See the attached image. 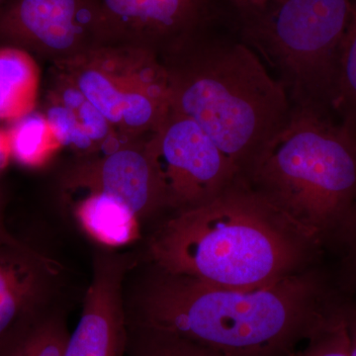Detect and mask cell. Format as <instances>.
Wrapping results in <instances>:
<instances>
[{"label":"cell","instance_id":"24","mask_svg":"<svg viewBox=\"0 0 356 356\" xmlns=\"http://www.w3.org/2000/svg\"><path fill=\"white\" fill-rule=\"evenodd\" d=\"M10 159L11 147L8 133L0 129V170L6 168Z\"/></svg>","mask_w":356,"mask_h":356},{"label":"cell","instance_id":"19","mask_svg":"<svg viewBox=\"0 0 356 356\" xmlns=\"http://www.w3.org/2000/svg\"><path fill=\"white\" fill-rule=\"evenodd\" d=\"M307 341L305 348L293 356H350L343 306Z\"/></svg>","mask_w":356,"mask_h":356},{"label":"cell","instance_id":"9","mask_svg":"<svg viewBox=\"0 0 356 356\" xmlns=\"http://www.w3.org/2000/svg\"><path fill=\"white\" fill-rule=\"evenodd\" d=\"M110 43L149 49L159 57L202 35L208 0H96Z\"/></svg>","mask_w":356,"mask_h":356},{"label":"cell","instance_id":"7","mask_svg":"<svg viewBox=\"0 0 356 356\" xmlns=\"http://www.w3.org/2000/svg\"><path fill=\"white\" fill-rule=\"evenodd\" d=\"M146 152L163 207H196L217 197L240 177L205 131L172 108L146 140Z\"/></svg>","mask_w":356,"mask_h":356},{"label":"cell","instance_id":"2","mask_svg":"<svg viewBox=\"0 0 356 356\" xmlns=\"http://www.w3.org/2000/svg\"><path fill=\"white\" fill-rule=\"evenodd\" d=\"M317 242L238 177L217 197L163 222L149 254L166 273L252 290L294 274Z\"/></svg>","mask_w":356,"mask_h":356},{"label":"cell","instance_id":"5","mask_svg":"<svg viewBox=\"0 0 356 356\" xmlns=\"http://www.w3.org/2000/svg\"><path fill=\"white\" fill-rule=\"evenodd\" d=\"M351 0H268L243 35L277 72L292 107L327 112L337 98Z\"/></svg>","mask_w":356,"mask_h":356},{"label":"cell","instance_id":"6","mask_svg":"<svg viewBox=\"0 0 356 356\" xmlns=\"http://www.w3.org/2000/svg\"><path fill=\"white\" fill-rule=\"evenodd\" d=\"M99 110L122 142L153 134L170 109L168 72L158 54L127 44H108L56 63Z\"/></svg>","mask_w":356,"mask_h":356},{"label":"cell","instance_id":"10","mask_svg":"<svg viewBox=\"0 0 356 356\" xmlns=\"http://www.w3.org/2000/svg\"><path fill=\"white\" fill-rule=\"evenodd\" d=\"M137 261L133 254L99 248L93 275L83 300V313L70 334L65 356H124L127 353L128 325L124 286Z\"/></svg>","mask_w":356,"mask_h":356},{"label":"cell","instance_id":"3","mask_svg":"<svg viewBox=\"0 0 356 356\" xmlns=\"http://www.w3.org/2000/svg\"><path fill=\"white\" fill-rule=\"evenodd\" d=\"M170 108L198 124L243 178L286 127L292 104L250 44L204 34L161 57Z\"/></svg>","mask_w":356,"mask_h":356},{"label":"cell","instance_id":"11","mask_svg":"<svg viewBox=\"0 0 356 356\" xmlns=\"http://www.w3.org/2000/svg\"><path fill=\"white\" fill-rule=\"evenodd\" d=\"M65 191L108 194L127 205L140 220L163 207L158 181L146 152V140H130L83 163L67 175Z\"/></svg>","mask_w":356,"mask_h":356},{"label":"cell","instance_id":"20","mask_svg":"<svg viewBox=\"0 0 356 356\" xmlns=\"http://www.w3.org/2000/svg\"><path fill=\"white\" fill-rule=\"evenodd\" d=\"M350 356H356V305L343 306Z\"/></svg>","mask_w":356,"mask_h":356},{"label":"cell","instance_id":"14","mask_svg":"<svg viewBox=\"0 0 356 356\" xmlns=\"http://www.w3.org/2000/svg\"><path fill=\"white\" fill-rule=\"evenodd\" d=\"M40 70L27 51L0 48V120L16 121L35 111Z\"/></svg>","mask_w":356,"mask_h":356},{"label":"cell","instance_id":"18","mask_svg":"<svg viewBox=\"0 0 356 356\" xmlns=\"http://www.w3.org/2000/svg\"><path fill=\"white\" fill-rule=\"evenodd\" d=\"M334 109L343 116V124L356 133V0H351V17L341 50Z\"/></svg>","mask_w":356,"mask_h":356},{"label":"cell","instance_id":"23","mask_svg":"<svg viewBox=\"0 0 356 356\" xmlns=\"http://www.w3.org/2000/svg\"><path fill=\"white\" fill-rule=\"evenodd\" d=\"M22 241L15 238L6 228L3 215V202L0 196V245H20Z\"/></svg>","mask_w":356,"mask_h":356},{"label":"cell","instance_id":"8","mask_svg":"<svg viewBox=\"0 0 356 356\" xmlns=\"http://www.w3.org/2000/svg\"><path fill=\"white\" fill-rule=\"evenodd\" d=\"M0 36L65 62L110 44L96 0H10Z\"/></svg>","mask_w":356,"mask_h":356},{"label":"cell","instance_id":"25","mask_svg":"<svg viewBox=\"0 0 356 356\" xmlns=\"http://www.w3.org/2000/svg\"><path fill=\"white\" fill-rule=\"evenodd\" d=\"M4 0H0V3H1V2H3Z\"/></svg>","mask_w":356,"mask_h":356},{"label":"cell","instance_id":"15","mask_svg":"<svg viewBox=\"0 0 356 356\" xmlns=\"http://www.w3.org/2000/svg\"><path fill=\"white\" fill-rule=\"evenodd\" d=\"M70 339L64 311L56 306L18 323L0 339V356H65Z\"/></svg>","mask_w":356,"mask_h":356},{"label":"cell","instance_id":"21","mask_svg":"<svg viewBox=\"0 0 356 356\" xmlns=\"http://www.w3.org/2000/svg\"><path fill=\"white\" fill-rule=\"evenodd\" d=\"M343 234L350 241L351 278H353V286L356 290V215L355 219L348 225V228L344 229Z\"/></svg>","mask_w":356,"mask_h":356},{"label":"cell","instance_id":"4","mask_svg":"<svg viewBox=\"0 0 356 356\" xmlns=\"http://www.w3.org/2000/svg\"><path fill=\"white\" fill-rule=\"evenodd\" d=\"M243 179L314 240L343 233L356 215V133L327 112L293 107Z\"/></svg>","mask_w":356,"mask_h":356},{"label":"cell","instance_id":"13","mask_svg":"<svg viewBox=\"0 0 356 356\" xmlns=\"http://www.w3.org/2000/svg\"><path fill=\"white\" fill-rule=\"evenodd\" d=\"M72 192L81 194L72 206L74 218L98 245L113 250L139 238V219L122 201L99 191Z\"/></svg>","mask_w":356,"mask_h":356},{"label":"cell","instance_id":"22","mask_svg":"<svg viewBox=\"0 0 356 356\" xmlns=\"http://www.w3.org/2000/svg\"><path fill=\"white\" fill-rule=\"evenodd\" d=\"M242 13L243 18L264 8L268 0H229Z\"/></svg>","mask_w":356,"mask_h":356},{"label":"cell","instance_id":"12","mask_svg":"<svg viewBox=\"0 0 356 356\" xmlns=\"http://www.w3.org/2000/svg\"><path fill=\"white\" fill-rule=\"evenodd\" d=\"M57 262L31 245H0V339L53 303L60 284Z\"/></svg>","mask_w":356,"mask_h":356},{"label":"cell","instance_id":"1","mask_svg":"<svg viewBox=\"0 0 356 356\" xmlns=\"http://www.w3.org/2000/svg\"><path fill=\"white\" fill-rule=\"evenodd\" d=\"M154 269L125 300L127 325L170 332L222 356H293L341 308L322 303L311 273L238 290Z\"/></svg>","mask_w":356,"mask_h":356},{"label":"cell","instance_id":"16","mask_svg":"<svg viewBox=\"0 0 356 356\" xmlns=\"http://www.w3.org/2000/svg\"><path fill=\"white\" fill-rule=\"evenodd\" d=\"M7 131L11 158L21 165L38 168L46 165L62 149V144L44 113L33 111Z\"/></svg>","mask_w":356,"mask_h":356},{"label":"cell","instance_id":"17","mask_svg":"<svg viewBox=\"0 0 356 356\" xmlns=\"http://www.w3.org/2000/svg\"><path fill=\"white\" fill-rule=\"evenodd\" d=\"M127 325L129 356H222L170 332Z\"/></svg>","mask_w":356,"mask_h":356}]
</instances>
